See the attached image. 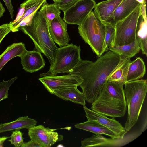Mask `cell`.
<instances>
[{"label":"cell","instance_id":"obj_37","mask_svg":"<svg viewBox=\"0 0 147 147\" xmlns=\"http://www.w3.org/2000/svg\"><path fill=\"white\" fill-rule=\"evenodd\" d=\"M54 2H55L59 1L60 0H53Z\"/></svg>","mask_w":147,"mask_h":147},{"label":"cell","instance_id":"obj_4","mask_svg":"<svg viewBox=\"0 0 147 147\" xmlns=\"http://www.w3.org/2000/svg\"><path fill=\"white\" fill-rule=\"evenodd\" d=\"M124 89L128 108L125 128L129 131L137 121L147 92V81L138 79L126 82Z\"/></svg>","mask_w":147,"mask_h":147},{"label":"cell","instance_id":"obj_6","mask_svg":"<svg viewBox=\"0 0 147 147\" xmlns=\"http://www.w3.org/2000/svg\"><path fill=\"white\" fill-rule=\"evenodd\" d=\"M80 51V46H77L72 43L57 48L55 51L53 65L50 67L47 72L40 74V77L65 73L73 68L81 61Z\"/></svg>","mask_w":147,"mask_h":147},{"label":"cell","instance_id":"obj_3","mask_svg":"<svg viewBox=\"0 0 147 147\" xmlns=\"http://www.w3.org/2000/svg\"><path fill=\"white\" fill-rule=\"evenodd\" d=\"M19 30L31 38L36 50L46 57L51 66L58 47L50 36L48 22L43 13L40 10L37 11L29 23Z\"/></svg>","mask_w":147,"mask_h":147},{"label":"cell","instance_id":"obj_22","mask_svg":"<svg viewBox=\"0 0 147 147\" xmlns=\"http://www.w3.org/2000/svg\"><path fill=\"white\" fill-rule=\"evenodd\" d=\"M75 128L94 133L108 136L113 139L118 138L117 135L107 127L94 121H88L74 125Z\"/></svg>","mask_w":147,"mask_h":147},{"label":"cell","instance_id":"obj_33","mask_svg":"<svg viewBox=\"0 0 147 147\" xmlns=\"http://www.w3.org/2000/svg\"><path fill=\"white\" fill-rule=\"evenodd\" d=\"M21 147H42L40 144L31 140L26 143H24Z\"/></svg>","mask_w":147,"mask_h":147},{"label":"cell","instance_id":"obj_23","mask_svg":"<svg viewBox=\"0 0 147 147\" xmlns=\"http://www.w3.org/2000/svg\"><path fill=\"white\" fill-rule=\"evenodd\" d=\"M146 72V67L143 59L136 57L129 63L127 77V82H129L142 78Z\"/></svg>","mask_w":147,"mask_h":147},{"label":"cell","instance_id":"obj_25","mask_svg":"<svg viewBox=\"0 0 147 147\" xmlns=\"http://www.w3.org/2000/svg\"><path fill=\"white\" fill-rule=\"evenodd\" d=\"M147 20L143 19L138 25L136 34L137 41L142 53L147 56Z\"/></svg>","mask_w":147,"mask_h":147},{"label":"cell","instance_id":"obj_21","mask_svg":"<svg viewBox=\"0 0 147 147\" xmlns=\"http://www.w3.org/2000/svg\"><path fill=\"white\" fill-rule=\"evenodd\" d=\"M27 50L22 42L13 43L8 46L0 55V71L10 60L16 57H20Z\"/></svg>","mask_w":147,"mask_h":147},{"label":"cell","instance_id":"obj_2","mask_svg":"<svg viewBox=\"0 0 147 147\" xmlns=\"http://www.w3.org/2000/svg\"><path fill=\"white\" fill-rule=\"evenodd\" d=\"M123 86L118 82L108 81L102 92L91 104V109L112 118L123 117L127 105Z\"/></svg>","mask_w":147,"mask_h":147},{"label":"cell","instance_id":"obj_8","mask_svg":"<svg viewBox=\"0 0 147 147\" xmlns=\"http://www.w3.org/2000/svg\"><path fill=\"white\" fill-rule=\"evenodd\" d=\"M126 134L122 139L107 138L101 134L93 135L81 142V147H121L129 143L140 135V131Z\"/></svg>","mask_w":147,"mask_h":147},{"label":"cell","instance_id":"obj_28","mask_svg":"<svg viewBox=\"0 0 147 147\" xmlns=\"http://www.w3.org/2000/svg\"><path fill=\"white\" fill-rule=\"evenodd\" d=\"M18 78L17 76L7 81L0 82V102L8 98V91L11 86Z\"/></svg>","mask_w":147,"mask_h":147},{"label":"cell","instance_id":"obj_7","mask_svg":"<svg viewBox=\"0 0 147 147\" xmlns=\"http://www.w3.org/2000/svg\"><path fill=\"white\" fill-rule=\"evenodd\" d=\"M142 5L140 4L127 17L115 23L111 46L128 44L136 39Z\"/></svg>","mask_w":147,"mask_h":147},{"label":"cell","instance_id":"obj_13","mask_svg":"<svg viewBox=\"0 0 147 147\" xmlns=\"http://www.w3.org/2000/svg\"><path fill=\"white\" fill-rule=\"evenodd\" d=\"M67 24L59 16L54 19L48 24L51 38L60 47L68 45L70 40L67 31Z\"/></svg>","mask_w":147,"mask_h":147},{"label":"cell","instance_id":"obj_16","mask_svg":"<svg viewBox=\"0 0 147 147\" xmlns=\"http://www.w3.org/2000/svg\"><path fill=\"white\" fill-rule=\"evenodd\" d=\"M123 0H107L99 2L94 7V14L102 23L111 22L113 13Z\"/></svg>","mask_w":147,"mask_h":147},{"label":"cell","instance_id":"obj_31","mask_svg":"<svg viewBox=\"0 0 147 147\" xmlns=\"http://www.w3.org/2000/svg\"><path fill=\"white\" fill-rule=\"evenodd\" d=\"M12 22L0 26V44L5 37L11 31V26Z\"/></svg>","mask_w":147,"mask_h":147},{"label":"cell","instance_id":"obj_34","mask_svg":"<svg viewBox=\"0 0 147 147\" xmlns=\"http://www.w3.org/2000/svg\"><path fill=\"white\" fill-rule=\"evenodd\" d=\"M10 138V137L3 136L0 137V147L3 146V143L5 141Z\"/></svg>","mask_w":147,"mask_h":147},{"label":"cell","instance_id":"obj_29","mask_svg":"<svg viewBox=\"0 0 147 147\" xmlns=\"http://www.w3.org/2000/svg\"><path fill=\"white\" fill-rule=\"evenodd\" d=\"M22 133L20 130H16L13 131L10 136L11 138L8 141L11 144L15 147H21L24 143Z\"/></svg>","mask_w":147,"mask_h":147},{"label":"cell","instance_id":"obj_24","mask_svg":"<svg viewBox=\"0 0 147 147\" xmlns=\"http://www.w3.org/2000/svg\"><path fill=\"white\" fill-rule=\"evenodd\" d=\"M109 49L120 56L131 58L139 52L140 48L136 39L128 44L110 47Z\"/></svg>","mask_w":147,"mask_h":147},{"label":"cell","instance_id":"obj_19","mask_svg":"<svg viewBox=\"0 0 147 147\" xmlns=\"http://www.w3.org/2000/svg\"><path fill=\"white\" fill-rule=\"evenodd\" d=\"M130 58L120 56L118 64L108 76L107 81H117L124 85L127 82V77Z\"/></svg>","mask_w":147,"mask_h":147},{"label":"cell","instance_id":"obj_36","mask_svg":"<svg viewBox=\"0 0 147 147\" xmlns=\"http://www.w3.org/2000/svg\"><path fill=\"white\" fill-rule=\"evenodd\" d=\"M139 3L142 4L143 3L146 2V0H136Z\"/></svg>","mask_w":147,"mask_h":147},{"label":"cell","instance_id":"obj_15","mask_svg":"<svg viewBox=\"0 0 147 147\" xmlns=\"http://www.w3.org/2000/svg\"><path fill=\"white\" fill-rule=\"evenodd\" d=\"M20 57L23 69L28 72H36L45 65V61L41 53L37 50L27 51Z\"/></svg>","mask_w":147,"mask_h":147},{"label":"cell","instance_id":"obj_12","mask_svg":"<svg viewBox=\"0 0 147 147\" xmlns=\"http://www.w3.org/2000/svg\"><path fill=\"white\" fill-rule=\"evenodd\" d=\"M83 106L88 120L95 121L107 127L115 133L119 139L123 138L127 133L125 128L114 118H109L88 109L85 105Z\"/></svg>","mask_w":147,"mask_h":147},{"label":"cell","instance_id":"obj_10","mask_svg":"<svg viewBox=\"0 0 147 147\" xmlns=\"http://www.w3.org/2000/svg\"><path fill=\"white\" fill-rule=\"evenodd\" d=\"M96 4L94 0H79L64 13L63 20L69 24L80 25Z\"/></svg>","mask_w":147,"mask_h":147},{"label":"cell","instance_id":"obj_26","mask_svg":"<svg viewBox=\"0 0 147 147\" xmlns=\"http://www.w3.org/2000/svg\"><path fill=\"white\" fill-rule=\"evenodd\" d=\"M45 3L40 10L45 15L49 24L54 19L60 16L61 12L55 3L48 4Z\"/></svg>","mask_w":147,"mask_h":147},{"label":"cell","instance_id":"obj_20","mask_svg":"<svg viewBox=\"0 0 147 147\" xmlns=\"http://www.w3.org/2000/svg\"><path fill=\"white\" fill-rule=\"evenodd\" d=\"M140 4L136 0H123L114 11L109 23L115 26L117 22L127 17Z\"/></svg>","mask_w":147,"mask_h":147},{"label":"cell","instance_id":"obj_14","mask_svg":"<svg viewBox=\"0 0 147 147\" xmlns=\"http://www.w3.org/2000/svg\"><path fill=\"white\" fill-rule=\"evenodd\" d=\"M46 0H26L20 5L24 8L23 15L17 22L11 26V31L17 32L19 28L27 24L31 20L34 13L46 2Z\"/></svg>","mask_w":147,"mask_h":147},{"label":"cell","instance_id":"obj_35","mask_svg":"<svg viewBox=\"0 0 147 147\" xmlns=\"http://www.w3.org/2000/svg\"><path fill=\"white\" fill-rule=\"evenodd\" d=\"M5 11V9L2 3L0 2V18L3 16Z\"/></svg>","mask_w":147,"mask_h":147},{"label":"cell","instance_id":"obj_30","mask_svg":"<svg viewBox=\"0 0 147 147\" xmlns=\"http://www.w3.org/2000/svg\"><path fill=\"white\" fill-rule=\"evenodd\" d=\"M79 0H60L54 2L59 9L64 13Z\"/></svg>","mask_w":147,"mask_h":147},{"label":"cell","instance_id":"obj_5","mask_svg":"<svg viewBox=\"0 0 147 147\" xmlns=\"http://www.w3.org/2000/svg\"><path fill=\"white\" fill-rule=\"evenodd\" d=\"M78 31L85 43L89 45L97 57L101 56L104 52L105 26L93 11L78 26Z\"/></svg>","mask_w":147,"mask_h":147},{"label":"cell","instance_id":"obj_9","mask_svg":"<svg viewBox=\"0 0 147 147\" xmlns=\"http://www.w3.org/2000/svg\"><path fill=\"white\" fill-rule=\"evenodd\" d=\"M39 80L52 94H53L55 90L68 87H77L83 81L79 75L73 74L62 76H45L39 78Z\"/></svg>","mask_w":147,"mask_h":147},{"label":"cell","instance_id":"obj_17","mask_svg":"<svg viewBox=\"0 0 147 147\" xmlns=\"http://www.w3.org/2000/svg\"><path fill=\"white\" fill-rule=\"evenodd\" d=\"M77 86L70 87L55 90L53 94L63 100L85 105L86 98L82 92Z\"/></svg>","mask_w":147,"mask_h":147},{"label":"cell","instance_id":"obj_11","mask_svg":"<svg viewBox=\"0 0 147 147\" xmlns=\"http://www.w3.org/2000/svg\"><path fill=\"white\" fill-rule=\"evenodd\" d=\"M55 129L45 128L41 125H35L28 129V134L31 140L42 147H49L63 139V135L54 131Z\"/></svg>","mask_w":147,"mask_h":147},{"label":"cell","instance_id":"obj_18","mask_svg":"<svg viewBox=\"0 0 147 147\" xmlns=\"http://www.w3.org/2000/svg\"><path fill=\"white\" fill-rule=\"evenodd\" d=\"M36 120L28 116L19 117L13 121L0 124V133L22 129H29L35 125Z\"/></svg>","mask_w":147,"mask_h":147},{"label":"cell","instance_id":"obj_27","mask_svg":"<svg viewBox=\"0 0 147 147\" xmlns=\"http://www.w3.org/2000/svg\"><path fill=\"white\" fill-rule=\"evenodd\" d=\"M105 26V34L104 44V52L108 51L111 46L115 34L114 26L109 22L103 24Z\"/></svg>","mask_w":147,"mask_h":147},{"label":"cell","instance_id":"obj_1","mask_svg":"<svg viewBox=\"0 0 147 147\" xmlns=\"http://www.w3.org/2000/svg\"><path fill=\"white\" fill-rule=\"evenodd\" d=\"M120 58V56L110 50L94 62L82 59L65 73L75 74L81 77L83 81L79 86L86 100L92 104L102 92L108 76L118 64Z\"/></svg>","mask_w":147,"mask_h":147},{"label":"cell","instance_id":"obj_32","mask_svg":"<svg viewBox=\"0 0 147 147\" xmlns=\"http://www.w3.org/2000/svg\"><path fill=\"white\" fill-rule=\"evenodd\" d=\"M10 14L12 19L14 16V10L11 0H3Z\"/></svg>","mask_w":147,"mask_h":147}]
</instances>
